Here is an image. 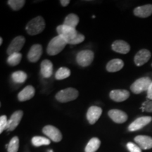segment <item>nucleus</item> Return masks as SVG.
<instances>
[{"mask_svg": "<svg viewBox=\"0 0 152 152\" xmlns=\"http://www.w3.org/2000/svg\"><path fill=\"white\" fill-rule=\"evenodd\" d=\"M151 82V80L149 77H140L131 85L130 90L134 94H141L143 92L148 90Z\"/></svg>", "mask_w": 152, "mask_h": 152, "instance_id": "obj_4", "label": "nucleus"}, {"mask_svg": "<svg viewBox=\"0 0 152 152\" xmlns=\"http://www.w3.org/2000/svg\"><path fill=\"white\" fill-rule=\"evenodd\" d=\"M133 14L140 18H147L152 14V4H146L136 7L133 11Z\"/></svg>", "mask_w": 152, "mask_h": 152, "instance_id": "obj_18", "label": "nucleus"}, {"mask_svg": "<svg viewBox=\"0 0 152 152\" xmlns=\"http://www.w3.org/2000/svg\"><path fill=\"white\" fill-rule=\"evenodd\" d=\"M35 93V88L31 85H28L18 94V99L20 102H26L30 100L34 96Z\"/></svg>", "mask_w": 152, "mask_h": 152, "instance_id": "obj_19", "label": "nucleus"}, {"mask_svg": "<svg viewBox=\"0 0 152 152\" xmlns=\"http://www.w3.org/2000/svg\"><path fill=\"white\" fill-rule=\"evenodd\" d=\"M45 28V21L42 16H37L28 22L26 27L28 34L36 35L41 33Z\"/></svg>", "mask_w": 152, "mask_h": 152, "instance_id": "obj_2", "label": "nucleus"}, {"mask_svg": "<svg viewBox=\"0 0 152 152\" xmlns=\"http://www.w3.org/2000/svg\"><path fill=\"white\" fill-rule=\"evenodd\" d=\"M23 115V112L20 110L15 111L14 113L11 115L10 118H9L8 121V125H7V130L8 132L10 131L14 130L16 128V127L18 126L19 123H20L21 118Z\"/></svg>", "mask_w": 152, "mask_h": 152, "instance_id": "obj_14", "label": "nucleus"}, {"mask_svg": "<svg viewBox=\"0 0 152 152\" xmlns=\"http://www.w3.org/2000/svg\"><path fill=\"white\" fill-rule=\"evenodd\" d=\"M109 96L114 102H122L130 97V92L126 90H114L110 92Z\"/></svg>", "mask_w": 152, "mask_h": 152, "instance_id": "obj_16", "label": "nucleus"}, {"mask_svg": "<svg viewBox=\"0 0 152 152\" xmlns=\"http://www.w3.org/2000/svg\"><path fill=\"white\" fill-rule=\"evenodd\" d=\"M111 48L114 52L119 54H126L130 51V45L124 40H115L111 45Z\"/></svg>", "mask_w": 152, "mask_h": 152, "instance_id": "obj_15", "label": "nucleus"}, {"mask_svg": "<svg viewBox=\"0 0 152 152\" xmlns=\"http://www.w3.org/2000/svg\"><path fill=\"white\" fill-rule=\"evenodd\" d=\"M42 54V47L39 44L33 45L30 47L29 52L28 53V59L29 61L35 63L39 61Z\"/></svg>", "mask_w": 152, "mask_h": 152, "instance_id": "obj_13", "label": "nucleus"}, {"mask_svg": "<svg viewBox=\"0 0 152 152\" xmlns=\"http://www.w3.org/2000/svg\"><path fill=\"white\" fill-rule=\"evenodd\" d=\"M101 141L96 137H93L89 141L86 145L85 152H96L100 147Z\"/></svg>", "mask_w": 152, "mask_h": 152, "instance_id": "obj_22", "label": "nucleus"}, {"mask_svg": "<svg viewBox=\"0 0 152 152\" xmlns=\"http://www.w3.org/2000/svg\"><path fill=\"white\" fill-rule=\"evenodd\" d=\"M32 144L35 147H40L42 145H49L50 144V140L48 138L41 136L33 137L32 139Z\"/></svg>", "mask_w": 152, "mask_h": 152, "instance_id": "obj_24", "label": "nucleus"}, {"mask_svg": "<svg viewBox=\"0 0 152 152\" xmlns=\"http://www.w3.org/2000/svg\"><path fill=\"white\" fill-rule=\"evenodd\" d=\"M8 120L7 115H3L0 117V133L3 132L4 130H7V125H8Z\"/></svg>", "mask_w": 152, "mask_h": 152, "instance_id": "obj_30", "label": "nucleus"}, {"mask_svg": "<svg viewBox=\"0 0 152 152\" xmlns=\"http://www.w3.org/2000/svg\"><path fill=\"white\" fill-rule=\"evenodd\" d=\"M108 114H109V116L111 118L114 123H119V124L126 122L128 118L127 113L119 109L110 110Z\"/></svg>", "mask_w": 152, "mask_h": 152, "instance_id": "obj_12", "label": "nucleus"}, {"mask_svg": "<svg viewBox=\"0 0 152 152\" xmlns=\"http://www.w3.org/2000/svg\"><path fill=\"white\" fill-rule=\"evenodd\" d=\"M22 58V54L20 53H14L11 55H9L7 58V63L9 65L11 66H15L20 64Z\"/></svg>", "mask_w": 152, "mask_h": 152, "instance_id": "obj_25", "label": "nucleus"}, {"mask_svg": "<svg viewBox=\"0 0 152 152\" xmlns=\"http://www.w3.org/2000/svg\"><path fill=\"white\" fill-rule=\"evenodd\" d=\"M124 66V62L120 58H114L110 61L106 65V71L110 73H115L121 71Z\"/></svg>", "mask_w": 152, "mask_h": 152, "instance_id": "obj_20", "label": "nucleus"}, {"mask_svg": "<svg viewBox=\"0 0 152 152\" xmlns=\"http://www.w3.org/2000/svg\"><path fill=\"white\" fill-rule=\"evenodd\" d=\"M79 17L77 15L75 14H70L65 18L64 24L76 29V26L79 23Z\"/></svg>", "mask_w": 152, "mask_h": 152, "instance_id": "obj_23", "label": "nucleus"}, {"mask_svg": "<svg viewBox=\"0 0 152 152\" xmlns=\"http://www.w3.org/2000/svg\"><path fill=\"white\" fill-rule=\"evenodd\" d=\"M56 31L58 35L62 36L66 39L67 44L68 42L73 39L79 33L75 28L69 27V26H66L64 24L58 26L56 28Z\"/></svg>", "mask_w": 152, "mask_h": 152, "instance_id": "obj_6", "label": "nucleus"}, {"mask_svg": "<svg viewBox=\"0 0 152 152\" xmlns=\"http://www.w3.org/2000/svg\"><path fill=\"white\" fill-rule=\"evenodd\" d=\"M71 71L68 68L61 67L56 71V74H55V77H56V80H61L67 78V77L71 75Z\"/></svg>", "mask_w": 152, "mask_h": 152, "instance_id": "obj_27", "label": "nucleus"}, {"mask_svg": "<svg viewBox=\"0 0 152 152\" xmlns=\"http://www.w3.org/2000/svg\"><path fill=\"white\" fill-rule=\"evenodd\" d=\"M40 72L42 75L45 78H49L53 74V64L50 61L45 59L41 63Z\"/></svg>", "mask_w": 152, "mask_h": 152, "instance_id": "obj_21", "label": "nucleus"}, {"mask_svg": "<svg viewBox=\"0 0 152 152\" xmlns=\"http://www.w3.org/2000/svg\"><path fill=\"white\" fill-rule=\"evenodd\" d=\"M152 117L151 116H142L134 120L128 126V130L130 132H134L143 128L146 125L151 122Z\"/></svg>", "mask_w": 152, "mask_h": 152, "instance_id": "obj_9", "label": "nucleus"}, {"mask_svg": "<svg viewBox=\"0 0 152 152\" xmlns=\"http://www.w3.org/2000/svg\"><path fill=\"white\" fill-rule=\"evenodd\" d=\"M94 54L91 50H83L78 52L76 56V61L82 67H87L92 64Z\"/></svg>", "mask_w": 152, "mask_h": 152, "instance_id": "obj_5", "label": "nucleus"}, {"mask_svg": "<svg viewBox=\"0 0 152 152\" xmlns=\"http://www.w3.org/2000/svg\"><path fill=\"white\" fill-rule=\"evenodd\" d=\"M2 42H3V39H2V37L0 38V45H2Z\"/></svg>", "mask_w": 152, "mask_h": 152, "instance_id": "obj_36", "label": "nucleus"}, {"mask_svg": "<svg viewBox=\"0 0 152 152\" xmlns=\"http://www.w3.org/2000/svg\"><path fill=\"white\" fill-rule=\"evenodd\" d=\"M25 43H26V38L23 36H17L9 45L7 50V54L11 55L14 53H20V51L23 47Z\"/></svg>", "mask_w": 152, "mask_h": 152, "instance_id": "obj_7", "label": "nucleus"}, {"mask_svg": "<svg viewBox=\"0 0 152 152\" xmlns=\"http://www.w3.org/2000/svg\"><path fill=\"white\" fill-rule=\"evenodd\" d=\"M79 92L76 89L73 87H68L58 92L55 96L56 99L61 103H66L75 100L78 97Z\"/></svg>", "mask_w": 152, "mask_h": 152, "instance_id": "obj_3", "label": "nucleus"}, {"mask_svg": "<svg viewBox=\"0 0 152 152\" xmlns=\"http://www.w3.org/2000/svg\"><path fill=\"white\" fill-rule=\"evenodd\" d=\"M60 3H61V4L63 6V7H66V6H68V4H69L70 1L69 0H61Z\"/></svg>", "mask_w": 152, "mask_h": 152, "instance_id": "obj_35", "label": "nucleus"}, {"mask_svg": "<svg viewBox=\"0 0 152 152\" xmlns=\"http://www.w3.org/2000/svg\"><path fill=\"white\" fill-rule=\"evenodd\" d=\"M19 148V139L18 137H14L9 143V147L7 148L8 152H18Z\"/></svg>", "mask_w": 152, "mask_h": 152, "instance_id": "obj_28", "label": "nucleus"}, {"mask_svg": "<svg viewBox=\"0 0 152 152\" xmlns=\"http://www.w3.org/2000/svg\"><path fill=\"white\" fill-rule=\"evenodd\" d=\"M42 132L45 135L54 142H59L62 140V134L61 131L53 125H46L42 129Z\"/></svg>", "mask_w": 152, "mask_h": 152, "instance_id": "obj_8", "label": "nucleus"}, {"mask_svg": "<svg viewBox=\"0 0 152 152\" xmlns=\"http://www.w3.org/2000/svg\"><path fill=\"white\" fill-rule=\"evenodd\" d=\"M151 66H152V64H151Z\"/></svg>", "mask_w": 152, "mask_h": 152, "instance_id": "obj_38", "label": "nucleus"}, {"mask_svg": "<svg viewBox=\"0 0 152 152\" xmlns=\"http://www.w3.org/2000/svg\"><path fill=\"white\" fill-rule=\"evenodd\" d=\"M142 111L152 113V100H147L142 104Z\"/></svg>", "mask_w": 152, "mask_h": 152, "instance_id": "obj_33", "label": "nucleus"}, {"mask_svg": "<svg viewBox=\"0 0 152 152\" xmlns=\"http://www.w3.org/2000/svg\"><path fill=\"white\" fill-rule=\"evenodd\" d=\"M102 108L96 106H90L87 112V119L90 124L94 125L102 115Z\"/></svg>", "mask_w": 152, "mask_h": 152, "instance_id": "obj_11", "label": "nucleus"}, {"mask_svg": "<svg viewBox=\"0 0 152 152\" xmlns=\"http://www.w3.org/2000/svg\"><path fill=\"white\" fill-rule=\"evenodd\" d=\"M134 142L141 148V149L147 150L152 148V137L147 135H138L134 137Z\"/></svg>", "mask_w": 152, "mask_h": 152, "instance_id": "obj_17", "label": "nucleus"}, {"mask_svg": "<svg viewBox=\"0 0 152 152\" xmlns=\"http://www.w3.org/2000/svg\"><path fill=\"white\" fill-rule=\"evenodd\" d=\"M147 99H149V100H152V82L147 90Z\"/></svg>", "mask_w": 152, "mask_h": 152, "instance_id": "obj_34", "label": "nucleus"}, {"mask_svg": "<svg viewBox=\"0 0 152 152\" xmlns=\"http://www.w3.org/2000/svg\"><path fill=\"white\" fill-rule=\"evenodd\" d=\"M26 1L24 0H9L8 4L14 11H19L25 5Z\"/></svg>", "mask_w": 152, "mask_h": 152, "instance_id": "obj_29", "label": "nucleus"}, {"mask_svg": "<svg viewBox=\"0 0 152 152\" xmlns=\"http://www.w3.org/2000/svg\"><path fill=\"white\" fill-rule=\"evenodd\" d=\"M27 74L22 71L14 72L11 75L12 80L16 83H23L27 80Z\"/></svg>", "mask_w": 152, "mask_h": 152, "instance_id": "obj_26", "label": "nucleus"}, {"mask_svg": "<svg viewBox=\"0 0 152 152\" xmlns=\"http://www.w3.org/2000/svg\"><path fill=\"white\" fill-rule=\"evenodd\" d=\"M127 148L130 152H142L141 148L132 142H128L127 144Z\"/></svg>", "mask_w": 152, "mask_h": 152, "instance_id": "obj_32", "label": "nucleus"}, {"mask_svg": "<svg viewBox=\"0 0 152 152\" xmlns=\"http://www.w3.org/2000/svg\"><path fill=\"white\" fill-rule=\"evenodd\" d=\"M67 45V42L62 36L57 35L51 39L47 48V54L50 56H55L61 52Z\"/></svg>", "mask_w": 152, "mask_h": 152, "instance_id": "obj_1", "label": "nucleus"}, {"mask_svg": "<svg viewBox=\"0 0 152 152\" xmlns=\"http://www.w3.org/2000/svg\"><path fill=\"white\" fill-rule=\"evenodd\" d=\"M151 56L149 50L147 49H142L137 52L134 57V62L137 66H142L149 61Z\"/></svg>", "mask_w": 152, "mask_h": 152, "instance_id": "obj_10", "label": "nucleus"}, {"mask_svg": "<svg viewBox=\"0 0 152 152\" xmlns=\"http://www.w3.org/2000/svg\"><path fill=\"white\" fill-rule=\"evenodd\" d=\"M84 40H85V36L83 35V34L78 33V35L76 36L73 39H72V40L68 42V44H69V45H77V44L83 42Z\"/></svg>", "mask_w": 152, "mask_h": 152, "instance_id": "obj_31", "label": "nucleus"}, {"mask_svg": "<svg viewBox=\"0 0 152 152\" xmlns=\"http://www.w3.org/2000/svg\"><path fill=\"white\" fill-rule=\"evenodd\" d=\"M49 152H53V151H52V150H49Z\"/></svg>", "mask_w": 152, "mask_h": 152, "instance_id": "obj_37", "label": "nucleus"}]
</instances>
